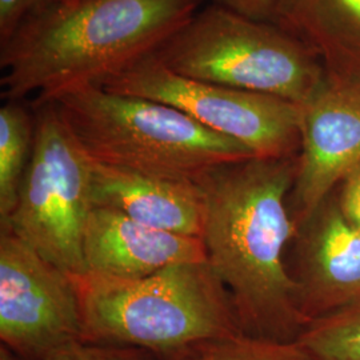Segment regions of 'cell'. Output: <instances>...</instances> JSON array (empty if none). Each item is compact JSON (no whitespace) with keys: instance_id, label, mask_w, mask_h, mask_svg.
Listing matches in <instances>:
<instances>
[{"instance_id":"ac0fdd59","label":"cell","mask_w":360,"mask_h":360,"mask_svg":"<svg viewBox=\"0 0 360 360\" xmlns=\"http://www.w3.org/2000/svg\"><path fill=\"white\" fill-rule=\"evenodd\" d=\"M56 0H0V44H4L31 15Z\"/></svg>"},{"instance_id":"2e32d148","label":"cell","mask_w":360,"mask_h":360,"mask_svg":"<svg viewBox=\"0 0 360 360\" xmlns=\"http://www.w3.org/2000/svg\"><path fill=\"white\" fill-rule=\"evenodd\" d=\"M162 360H314L299 342L281 343L239 335L196 345Z\"/></svg>"},{"instance_id":"52a82bcc","label":"cell","mask_w":360,"mask_h":360,"mask_svg":"<svg viewBox=\"0 0 360 360\" xmlns=\"http://www.w3.org/2000/svg\"><path fill=\"white\" fill-rule=\"evenodd\" d=\"M104 90L168 104L203 127L260 158H288L300 148V104L181 77L154 53L105 80Z\"/></svg>"},{"instance_id":"7a4b0ae2","label":"cell","mask_w":360,"mask_h":360,"mask_svg":"<svg viewBox=\"0 0 360 360\" xmlns=\"http://www.w3.org/2000/svg\"><path fill=\"white\" fill-rule=\"evenodd\" d=\"M202 0H83L31 15L0 44L6 101H51L102 86L144 56L199 10Z\"/></svg>"},{"instance_id":"3957f363","label":"cell","mask_w":360,"mask_h":360,"mask_svg":"<svg viewBox=\"0 0 360 360\" xmlns=\"http://www.w3.org/2000/svg\"><path fill=\"white\" fill-rule=\"evenodd\" d=\"M71 276L83 342L139 348L165 359L200 343L245 335L230 292L207 260L129 281Z\"/></svg>"},{"instance_id":"9a60e30c","label":"cell","mask_w":360,"mask_h":360,"mask_svg":"<svg viewBox=\"0 0 360 360\" xmlns=\"http://www.w3.org/2000/svg\"><path fill=\"white\" fill-rule=\"evenodd\" d=\"M297 342L314 360H360V304L309 322Z\"/></svg>"},{"instance_id":"9c48e42d","label":"cell","mask_w":360,"mask_h":360,"mask_svg":"<svg viewBox=\"0 0 360 360\" xmlns=\"http://www.w3.org/2000/svg\"><path fill=\"white\" fill-rule=\"evenodd\" d=\"M300 108V148L288 195L296 230L360 166V79L327 77Z\"/></svg>"},{"instance_id":"44dd1931","label":"cell","mask_w":360,"mask_h":360,"mask_svg":"<svg viewBox=\"0 0 360 360\" xmlns=\"http://www.w3.org/2000/svg\"><path fill=\"white\" fill-rule=\"evenodd\" d=\"M77 1H83V0H56V3H77Z\"/></svg>"},{"instance_id":"ba28073f","label":"cell","mask_w":360,"mask_h":360,"mask_svg":"<svg viewBox=\"0 0 360 360\" xmlns=\"http://www.w3.org/2000/svg\"><path fill=\"white\" fill-rule=\"evenodd\" d=\"M72 276L13 232L0 233V340L22 360H44L82 339Z\"/></svg>"},{"instance_id":"8fae6325","label":"cell","mask_w":360,"mask_h":360,"mask_svg":"<svg viewBox=\"0 0 360 360\" xmlns=\"http://www.w3.org/2000/svg\"><path fill=\"white\" fill-rule=\"evenodd\" d=\"M83 257L86 274L124 281L207 260L203 239L159 230L101 207H94L87 219Z\"/></svg>"},{"instance_id":"6da1fadb","label":"cell","mask_w":360,"mask_h":360,"mask_svg":"<svg viewBox=\"0 0 360 360\" xmlns=\"http://www.w3.org/2000/svg\"><path fill=\"white\" fill-rule=\"evenodd\" d=\"M296 166L297 155L252 156L199 181L207 263L230 292L242 333L281 343L297 342L309 324L285 262L296 233L288 208Z\"/></svg>"},{"instance_id":"4fadbf2b","label":"cell","mask_w":360,"mask_h":360,"mask_svg":"<svg viewBox=\"0 0 360 360\" xmlns=\"http://www.w3.org/2000/svg\"><path fill=\"white\" fill-rule=\"evenodd\" d=\"M274 23L300 40L330 79H360V0H281Z\"/></svg>"},{"instance_id":"30bf717a","label":"cell","mask_w":360,"mask_h":360,"mask_svg":"<svg viewBox=\"0 0 360 360\" xmlns=\"http://www.w3.org/2000/svg\"><path fill=\"white\" fill-rule=\"evenodd\" d=\"M291 245L288 269L307 323L360 304V231L335 193L297 227Z\"/></svg>"},{"instance_id":"ffe728a7","label":"cell","mask_w":360,"mask_h":360,"mask_svg":"<svg viewBox=\"0 0 360 360\" xmlns=\"http://www.w3.org/2000/svg\"><path fill=\"white\" fill-rule=\"evenodd\" d=\"M281 0H218L219 4L248 18L272 22Z\"/></svg>"},{"instance_id":"277c9868","label":"cell","mask_w":360,"mask_h":360,"mask_svg":"<svg viewBox=\"0 0 360 360\" xmlns=\"http://www.w3.org/2000/svg\"><path fill=\"white\" fill-rule=\"evenodd\" d=\"M91 160L166 179L199 183L215 168L252 154L179 110L86 86L51 101Z\"/></svg>"},{"instance_id":"d6986e66","label":"cell","mask_w":360,"mask_h":360,"mask_svg":"<svg viewBox=\"0 0 360 360\" xmlns=\"http://www.w3.org/2000/svg\"><path fill=\"white\" fill-rule=\"evenodd\" d=\"M334 193L345 218L360 231V166L342 180Z\"/></svg>"},{"instance_id":"7c38bea8","label":"cell","mask_w":360,"mask_h":360,"mask_svg":"<svg viewBox=\"0 0 360 360\" xmlns=\"http://www.w3.org/2000/svg\"><path fill=\"white\" fill-rule=\"evenodd\" d=\"M92 208L120 212L159 230L200 238L206 198L199 183L166 179L110 167L92 160Z\"/></svg>"},{"instance_id":"5b68a950","label":"cell","mask_w":360,"mask_h":360,"mask_svg":"<svg viewBox=\"0 0 360 360\" xmlns=\"http://www.w3.org/2000/svg\"><path fill=\"white\" fill-rule=\"evenodd\" d=\"M154 55L181 77L297 104L327 79L318 58L282 27L219 3L198 10Z\"/></svg>"},{"instance_id":"5bb4252c","label":"cell","mask_w":360,"mask_h":360,"mask_svg":"<svg viewBox=\"0 0 360 360\" xmlns=\"http://www.w3.org/2000/svg\"><path fill=\"white\" fill-rule=\"evenodd\" d=\"M35 143V112L23 101H6L0 108V224L7 227Z\"/></svg>"},{"instance_id":"8992f818","label":"cell","mask_w":360,"mask_h":360,"mask_svg":"<svg viewBox=\"0 0 360 360\" xmlns=\"http://www.w3.org/2000/svg\"><path fill=\"white\" fill-rule=\"evenodd\" d=\"M35 143L7 227L70 275L86 274L83 236L92 210V160L53 102L32 101Z\"/></svg>"},{"instance_id":"e0dca14e","label":"cell","mask_w":360,"mask_h":360,"mask_svg":"<svg viewBox=\"0 0 360 360\" xmlns=\"http://www.w3.org/2000/svg\"><path fill=\"white\" fill-rule=\"evenodd\" d=\"M44 360H162L139 348L77 342L51 354Z\"/></svg>"}]
</instances>
